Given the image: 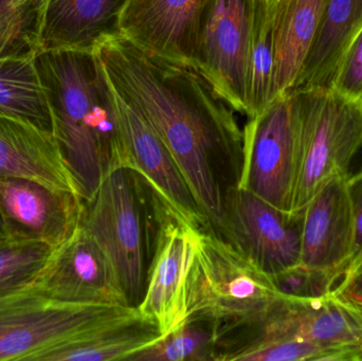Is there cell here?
Instances as JSON below:
<instances>
[{"mask_svg": "<svg viewBox=\"0 0 362 361\" xmlns=\"http://www.w3.org/2000/svg\"><path fill=\"white\" fill-rule=\"evenodd\" d=\"M361 29L362 0H329L316 42L293 90L331 88L349 48Z\"/></svg>", "mask_w": 362, "mask_h": 361, "instance_id": "ffe728a7", "label": "cell"}, {"mask_svg": "<svg viewBox=\"0 0 362 361\" xmlns=\"http://www.w3.org/2000/svg\"><path fill=\"white\" fill-rule=\"evenodd\" d=\"M163 336L154 322L137 319L108 329L90 338L49 354L45 361L127 360Z\"/></svg>", "mask_w": 362, "mask_h": 361, "instance_id": "7402d4cb", "label": "cell"}, {"mask_svg": "<svg viewBox=\"0 0 362 361\" xmlns=\"http://www.w3.org/2000/svg\"><path fill=\"white\" fill-rule=\"evenodd\" d=\"M298 167L299 119L291 91L276 97L245 124L238 188L293 214Z\"/></svg>", "mask_w": 362, "mask_h": 361, "instance_id": "52a82bcc", "label": "cell"}, {"mask_svg": "<svg viewBox=\"0 0 362 361\" xmlns=\"http://www.w3.org/2000/svg\"><path fill=\"white\" fill-rule=\"evenodd\" d=\"M148 192L133 170L110 167L95 197L84 203L81 222L112 262L132 307H139L146 294L152 254Z\"/></svg>", "mask_w": 362, "mask_h": 361, "instance_id": "277c9868", "label": "cell"}, {"mask_svg": "<svg viewBox=\"0 0 362 361\" xmlns=\"http://www.w3.org/2000/svg\"><path fill=\"white\" fill-rule=\"evenodd\" d=\"M129 0H48L40 31V52L95 50L120 35V19Z\"/></svg>", "mask_w": 362, "mask_h": 361, "instance_id": "ac0fdd59", "label": "cell"}, {"mask_svg": "<svg viewBox=\"0 0 362 361\" xmlns=\"http://www.w3.org/2000/svg\"><path fill=\"white\" fill-rule=\"evenodd\" d=\"M114 88L146 117L171 153L210 230L225 226L240 182L243 131L235 110L193 66L139 48L124 36L95 49Z\"/></svg>", "mask_w": 362, "mask_h": 361, "instance_id": "6da1fadb", "label": "cell"}, {"mask_svg": "<svg viewBox=\"0 0 362 361\" xmlns=\"http://www.w3.org/2000/svg\"><path fill=\"white\" fill-rule=\"evenodd\" d=\"M218 235L272 277L301 263V214L281 211L243 189L228 193Z\"/></svg>", "mask_w": 362, "mask_h": 361, "instance_id": "8fae6325", "label": "cell"}, {"mask_svg": "<svg viewBox=\"0 0 362 361\" xmlns=\"http://www.w3.org/2000/svg\"><path fill=\"white\" fill-rule=\"evenodd\" d=\"M299 119V167L291 213L299 214L327 182L348 176L362 148V97L333 88L293 90Z\"/></svg>", "mask_w": 362, "mask_h": 361, "instance_id": "8992f818", "label": "cell"}, {"mask_svg": "<svg viewBox=\"0 0 362 361\" xmlns=\"http://www.w3.org/2000/svg\"><path fill=\"white\" fill-rule=\"evenodd\" d=\"M54 248L25 239L0 241V298L29 290Z\"/></svg>", "mask_w": 362, "mask_h": 361, "instance_id": "4316f807", "label": "cell"}, {"mask_svg": "<svg viewBox=\"0 0 362 361\" xmlns=\"http://www.w3.org/2000/svg\"><path fill=\"white\" fill-rule=\"evenodd\" d=\"M154 237L146 294L139 307L142 317L165 335L187 319L185 281L195 248L197 230L151 189Z\"/></svg>", "mask_w": 362, "mask_h": 361, "instance_id": "9c48e42d", "label": "cell"}, {"mask_svg": "<svg viewBox=\"0 0 362 361\" xmlns=\"http://www.w3.org/2000/svg\"><path fill=\"white\" fill-rule=\"evenodd\" d=\"M356 361L362 348L325 347L298 339L255 341L223 354L218 361Z\"/></svg>", "mask_w": 362, "mask_h": 361, "instance_id": "484cf974", "label": "cell"}, {"mask_svg": "<svg viewBox=\"0 0 362 361\" xmlns=\"http://www.w3.org/2000/svg\"><path fill=\"white\" fill-rule=\"evenodd\" d=\"M255 0H210L194 67L235 112L247 116L246 68Z\"/></svg>", "mask_w": 362, "mask_h": 361, "instance_id": "30bf717a", "label": "cell"}, {"mask_svg": "<svg viewBox=\"0 0 362 361\" xmlns=\"http://www.w3.org/2000/svg\"><path fill=\"white\" fill-rule=\"evenodd\" d=\"M218 341L219 328L216 322L206 318L189 317L127 360H215Z\"/></svg>", "mask_w": 362, "mask_h": 361, "instance_id": "cb8c5ba5", "label": "cell"}, {"mask_svg": "<svg viewBox=\"0 0 362 361\" xmlns=\"http://www.w3.org/2000/svg\"><path fill=\"white\" fill-rule=\"evenodd\" d=\"M21 2L42 1V0H19Z\"/></svg>", "mask_w": 362, "mask_h": 361, "instance_id": "d6a6232c", "label": "cell"}, {"mask_svg": "<svg viewBox=\"0 0 362 361\" xmlns=\"http://www.w3.org/2000/svg\"><path fill=\"white\" fill-rule=\"evenodd\" d=\"M6 237H8V235H6L4 222H2L1 215H0V241H1V239H6Z\"/></svg>", "mask_w": 362, "mask_h": 361, "instance_id": "1f68e13d", "label": "cell"}, {"mask_svg": "<svg viewBox=\"0 0 362 361\" xmlns=\"http://www.w3.org/2000/svg\"><path fill=\"white\" fill-rule=\"evenodd\" d=\"M274 49L272 2L255 0L246 68L247 117L252 118L272 102Z\"/></svg>", "mask_w": 362, "mask_h": 361, "instance_id": "603a6c76", "label": "cell"}, {"mask_svg": "<svg viewBox=\"0 0 362 361\" xmlns=\"http://www.w3.org/2000/svg\"><path fill=\"white\" fill-rule=\"evenodd\" d=\"M283 296L272 276L231 243L212 230L197 231L185 281L187 319L216 322L221 337L261 321Z\"/></svg>", "mask_w": 362, "mask_h": 361, "instance_id": "3957f363", "label": "cell"}, {"mask_svg": "<svg viewBox=\"0 0 362 361\" xmlns=\"http://www.w3.org/2000/svg\"><path fill=\"white\" fill-rule=\"evenodd\" d=\"M333 292L362 313V259L346 269Z\"/></svg>", "mask_w": 362, "mask_h": 361, "instance_id": "4dcf8cb0", "label": "cell"}, {"mask_svg": "<svg viewBox=\"0 0 362 361\" xmlns=\"http://www.w3.org/2000/svg\"><path fill=\"white\" fill-rule=\"evenodd\" d=\"M348 184L351 205H352L354 242H353L352 256L346 269L350 268L352 265L362 259V170L352 177L349 176Z\"/></svg>", "mask_w": 362, "mask_h": 361, "instance_id": "f546056e", "label": "cell"}, {"mask_svg": "<svg viewBox=\"0 0 362 361\" xmlns=\"http://www.w3.org/2000/svg\"><path fill=\"white\" fill-rule=\"evenodd\" d=\"M0 177L29 178L80 195L53 134L4 114H0Z\"/></svg>", "mask_w": 362, "mask_h": 361, "instance_id": "e0dca14e", "label": "cell"}, {"mask_svg": "<svg viewBox=\"0 0 362 361\" xmlns=\"http://www.w3.org/2000/svg\"><path fill=\"white\" fill-rule=\"evenodd\" d=\"M35 57L0 59V114L28 121L52 133L50 108Z\"/></svg>", "mask_w": 362, "mask_h": 361, "instance_id": "44dd1931", "label": "cell"}, {"mask_svg": "<svg viewBox=\"0 0 362 361\" xmlns=\"http://www.w3.org/2000/svg\"><path fill=\"white\" fill-rule=\"evenodd\" d=\"M349 175L327 182L301 214V263L335 273L341 279L354 242Z\"/></svg>", "mask_w": 362, "mask_h": 361, "instance_id": "2e32d148", "label": "cell"}, {"mask_svg": "<svg viewBox=\"0 0 362 361\" xmlns=\"http://www.w3.org/2000/svg\"><path fill=\"white\" fill-rule=\"evenodd\" d=\"M30 290L57 302L129 307L112 262L82 226L53 249Z\"/></svg>", "mask_w": 362, "mask_h": 361, "instance_id": "4fadbf2b", "label": "cell"}, {"mask_svg": "<svg viewBox=\"0 0 362 361\" xmlns=\"http://www.w3.org/2000/svg\"><path fill=\"white\" fill-rule=\"evenodd\" d=\"M83 212L76 193L29 178L0 177V215L8 239L59 247L81 226Z\"/></svg>", "mask_w": 362, "mask_h": 361, "instance_id": "5bb4252c", "label": "cell"}, {"mask_svg": "<svg viewBox=\"0 0 362 361\" xmlns=\"http://www.w3.org/2000/svg\"><path fill=\"white\" fill-rule=\"evenodd\" d=\"M35 64L55 141L81 197L88 203L120 155L112 83L95 50L42 51Z\"/></svg>", "mask_w": 362, "mask_h": 361, "instance_id": "7a4b0ae2", "label": "cell"}, {"mask_svg": "<svg viewBox=\"0 0 362 361\" xmlns=\"http://www.w3.org/2000/svg\"><path fill=\"white\" fill-rule=\"evenodd\" d=\"M331 88L346 97H362V29L349 48Z\"/></svg>", "mask_w": 362, "mask_h": 361, "instance_id": "f1b7e54d", "label": "cell"}, {"mask_svg": "<svg viewBox=\"0 0 362 361\" xmlns=\"http://www.w3.org/2000/svg\"><path fill=\"white\" fill-rule=\"evenodd\" d=\"M140 316L137 307L57 302L29 288L0 298V361H45Z\"/></svg>", "mask_w": 362, "mask_h": 361, "instance_id": "5b68a950", "label": "cell"}, {"mask_svg": "<svg viewBox=\"0 0 362 361\" xmlns=\"http://www.w3.org/2000/svg\"><path fill=\"white\" fill-rule=\"evenodd\" d=\"M225 335L243 336L221 339L217 360L255 341L298 339L325 347L362 348V313L334 292L315 299L283 296L261 321L232 329Z\"/></svg>", "mask_w": 362, "mask_h": 361, "instance_id": "ba28073f", "label": "cell"}, {"mask_svg": "<svg viewBox=\"0 0 362 361\" xmlns=\"http://www.w3.org/2000/svg\"><path fill=\"white\" fill-rule=\"evenodd\" d=\"M210 0H129L120 34L148 52L193 66Z\"/></svg>", "mask_w": 362, "mask_h": 361, "instance_id": "9a60e30c", "label": "cell"}, {"mask_svg": "<svg viewBox=\"0 0 362 361\" xmlns=\"http://www.w3.org/2000/svg\"><path fill=\"white\" fill-rule=\"evenodd\" d=\"M121 150L116 167L135 171L153 191L195 230H210L189 186L165 142L146 117L112 86Z\"/></svg>", "mask_w": 362, "mask_h": 361, "instance_id": "7c38bea8", "label": "cell"}, {"mask_svg": "<svg viewBox=\"0 0 362 361\" xmlns=\"http://www.w3.org/2000/svg\"><path fill=\"white\" fill-rule=\"evenodd\" d=\"M329 0H270L274 70L272 101L297 86Z\"/></svg>", "mask_w": 362, "mask_h": 361, "instance_id": "d6986e66", "label": "cell"}, {"mask_svg": "<svg viewBox=\"0 0 362 361\" xmlns=\"http://www.w3.org/2000/svg\"><path fill=\"white\" fill-rule=\"evenodd\" d=\"M47 1L0 0V59H33L40 52Z\"/></svg>", "mask_w": 362, "mask_h": 361, "instance_id": "d4e9b609", "label": "cell"}, {"mask_svg": "<svg viewBox=\"0 0 362 361\" xmlns=\"http://www.w3.org/2000/svg\"><path fill=\"white\" fill-rule=\"evenodd\" d=\"M276 290L286 297L315 299L333 292L339 277L332 271L299 264L272 277Z\"/></svg>", "mask_w": 362, "mask_h": 361, "instance_id": "83f0119b", "label": "cell"}]
</instances>
